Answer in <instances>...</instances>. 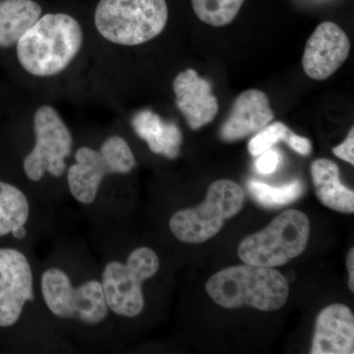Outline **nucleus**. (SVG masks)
Returning <instances> with one entry per match:
<instances>
[{"label":"nucleus","mask_w":354,"mask_h":354,"mask_svg":"<svg viewBox=\"0 0 354 354\" xmlns=\"http://www.w3.org/2000/svg\"><path fill=\"white\" fill-rule=\"evenodd\" d=\"M39 292L44 307L58 320L97 329L113 318L100 274L78 278L62 266H48L39 277Z\"/></svg>","instance_id":"1"},{"label":"nucleus","mask_w":354,"mask_h":354,"mask_svg":"<svg viewBox=\"0 0 354 354\" xmlns=\"http://www.w3.org/2000/svg\"><path fill=\"white\" fill-rule=\"evenodd\" d=\"M16 44L18 60L28 73L55 76L64 71L81 50L82 28L67 14H46Z\"/></svg>","instance_id":"2"},{"label":"nucleus","mask_w":354,"mask_h":354,"mask_svg":"<svg viewBox=\"0 0 354 354\" xmlns=\"http://www.w3.org/2000/svg\"><path fill=\"white\" fill-rule=\"evenodd\" d=\"M209 297L225 308L251 306L276 311L288 301V279L272 268L241 265L212 276L206 283Z\"/></svg>","instance_id":"3"},{"label":"nucleus","mask_w":354,"mask_h":354,"mask_svg":"<svg viewBox=\"0 0 354 354\" xmlns=\"http://www.w3.org/2000/svg\"><path fill=\"white\" fill-rule=\"evenodd\" d=\"M158 254L150 247L133 249L125 260L111 258L104 263L101 281L111 317L133 319L145 308L143 286L160 270Z\"/></svg>","instance_id":"4"},{"label":"nucleus","mask_w":354,"mask_h":354,"mask_svg":"<svg viewBox=\"0 0 354 354\" xmlns=\"http://www.w3.org/2000/svg\"><path fill=\"white\" fill-rule=\"evenodd\" d=\"M169 20L165 0H101L95 24L104 39L120 46L145 44L162 34Z\"/></svg>","instance_id":"5"},{"label":"nucleus","mask_w":354,"mask_h":354,"mask_svg":"<svg viewBox=\"0 0 354 354\" xmlns=\"http://www.w3.org/2000/svg\"><path fill=\"white\" fill-rule=\"evenodd\" d=\"M67 169V186L74 200L84 206L94 204L106 177L129 174L136 167L131 148L120 136L109 137L99 150L81 147Z\"/></svg>","instance_id":"6"},{"label":"nucleus","mask_w":354,"mask_h":354,"mask_svg":"<svg viewBox=\"0 0 354 354\" xmlns=\"http://www.w3.org/2000/svg\"><path fill=\"white\" fill-rule=\"evenodd\" d=\"M310 237V221L298 209H286L264 230L249 235L239 247L247 265L274 268L301 255Z\"/></svg>","instance_id":"7"},{"label":"nucleus","mask_w":354,"mask_h":354,"mask_svg":"<svg viewBox=\"0 0 354 354\" xmlns=\"http://www.w3.org/2000/svg\"><path fill=\"white\" fill-rule=\"evenodd\" d=\"M244 199L243 189L234 181H215L209 185L204 202L171 216L169 228L179 241L202 243L213 239L220 232L225 220L241 211Z\"/></svg>","instance_id":"8"},{"label":"nucleus","mask_w":354,"mask_h":354,"mask_svg":"<svg viewBox=\"0 0 354 354\" xmlns=\"http://www.w3.org/2000/svg\"><path fill=\"white\" fill-rule=\"evenodd\" d=\"M35 145L23 160L26 176L39 183L46 174L60 178L67 171L66 158L73 149V136L53 106H43L34 116Z\"/></svg>","instance_id":"9"},{"label":"nucleus","mask_w":354,"mask_h":354,"mask_svg":"<svg viewBox=\"0 0 354 354\" xmlns=\"http://www.w3.org/2000/svg\"><path fill=\"white\" fill-rule=\"evenodd\" d=\"M35 299V274L29 258L19 249L0 248V328L19 322L26 306Z\"/></svg>","instance_id":"10"},{"label":"nucleus","mask_w":354,"mask_h":354,"mask_svg":"<svg viewBox=\"0 0 354 354\" xmlns=\"http://www.w3.org/2000/svg\"><path fill=\"white\" fill-rule=\"evenodd\" d=\"M349 53L351 41L344 30L335 23L323 22L307 41L302 67L309 78L326 80L344 64Z\"/></svg>","instance_id":"11"},{"label":"nucleus","mask_w":354,"mask_h":354,"mask_svg":"<svg viewBox=\"0 0 354 354\" xmlns=\"http://www.w3.org/2000/svg\"><path fill=\"white\" fill-rule=\"evenodd\" d=\"M177 109L190 129L198 130L213 122L218 113V102L211 83L198 75L196 70L180 72L174 81Z\"/></svg>","instance_id":"12"},{"label":"nucleus","mask_w":354,"mask_h":354,"mask_svg":"<svg viewBox=\"0 0 354 354\" xmlns=\"http://www.w3.org/2000/svg\"><path fill=\"white\" fill-rule=\"evenodd\" d=\"M274 118L268 95L262 91L249 88L235 100L230 115L221 124L220 138L227 143L239 141L260 131Z\"/></svg>","instance_id":"13"},{"label":"nucleus","mask_w":354,"mask_h":354,"mask_svg":"<svg viewBox=\"0 0 354 354\" xmlns=\"http://www.w3.org/2000/svg\"><path fill=\"white\" fill-rule=\"evenodd\" d=\"M310 353H354V316L348 306L332 304L320 312Z\"/></svg>","instance_id":"14"},{"label":"nucleus","mask_w":354,"mask_h":354,"mask_svg":"<svg viewBox=\"0 0 354 354\" xmlns=\"http://www.w3.org/2000/svg\"><path fill=\"white\" fill-rule=\"evenodd\" d=\"M131 125L153 153L169 160H176L180 156L183 132L176 123L162 120L152 111L143 109L133 116Z\"/></svg>","instance_id":"15"},{"label":"nucleus","mask_w":354,"mask_h":354,"mask_svg":"<svg viewBox=\"0 0 354 354\" xmlns=\"http://www.w3.org/2000/svg\"><path fill=\"white\" fill-rule=\"evenodd\" d=\"M311 176L324 206L339 213H354V192L342 183L339 165L328 158H318L312 162Z\"/></svg>","instance_id":"16"},{"label":"nucleus","mask_w":354,"mask_h":354,"mask_svg":"<svg viewBox=\"0 0 354 354\" xmlns=\"http://www.w3.org/2000/svg\"><path fill=\"white\" fill-rule=\"evenodd\" d=\"M41 11L34 0H0V48L15 46L41 18Z\"/></svg>","instance_id":"17"},{"label":"nucleus","mask_w":354,"mask_h":354,"mask_svg":"<svg viewBox=\"0 0 354 354\" xmlns=\"http://www.w3.org/2000/svg\"><path fill=\"white\" fill-rule=\"evenodd\" d=\"M32 208L24 191L0 180V237L12 234L17 239L27 236Z\"/></svg>","instance_id":"18"},{"label":"nucleus","mask_w":354,"mask_h":354,"mask_svg":"<svg viewBox=\"0 0 354 354\" xmlns=\"http://www.w3.org/2000/svg\"><path fill=\"white\" fill-rule=\"evenodd\" d=\"M247 188L251 196L266 208H278L295 202L304 194V184L300 180L286 184L281 187H274L260 181L249 180Z\"/></svg>","instance_id":"19"},{"label":"nucleus","mask_w":354,"mask_h":354,"mask_svg":"<svg viewBox=\"0 0 354 354\" xmlns=\"http://www.w3.org/2000/svg\"><path fill=\"white\" fill-rule=\"evenodd\" d=\"M193 10L202 22L225 27L239 15L244 0H191Z\"/></svg>","instance_id":"20"},{"label":"nucleus","mask_w":354,"mask_h":354,"mask_svg":"<svg viewBox=\"0 0 354 354\" xmlns=\"http://www.w3.org/2000/svg\"><path fill=\"white\" fill-rule=\"evenodd\" d=\"M290 132V128L279 121L268 124L267 127L258 131L257 134L249 141V153L254 157H257L269 149H272L279 142H286Z\"/></svg>","instance_id":"21"},{"label":"nucleus","mask_w":354,"mask_h":354,"mask_svg":"<svg viewBox=\"0 0 354 354\" xmlns=\"http://www.w3.org/2000/svg\"><path fill=\"white\" fill-rule=\"evenodd\" d=\"M256 160V169L261 174H271L277 171L281 162V153L276 149H269L258 156Z\"/></svg>","instance_id":"22"},{"label":"nucleus","mask_w":354,"mask_h":354,"mask_svg":"<svg viewBox=\"0 0 354 354\" xmlns=\"http://www.w3.org/2000/svg\"><path fill=\"white\" fill-rule=\"evenodd\" d=\"M335 157L354 165V128L349 130L348 137L341 144L333 149Z\"/></svg>","instance_id":"23"},{"label":"nucleus","mask_w":354,"mask_h":354,"mask_svg":"<svg viewBox=\"0 0 354 354\" xmlns=\"http://www.w3.org/2000/svg\"><path fill=\"white\" fill-rule=\"evenodd\" d=\"M286 144L290 149H292L295 152L299 153L301 156H309L312 152V143L308 138L299 136L292 131L288 135L286 139Z\"/></svg>","instance_id":"24"},{"label":"nucleus","mask_w":354,"mask_h":354,"mask_svg":"<svg viewBox=\"0 0 354 354\" xmlns=\"http://www.w3.org/2000/svg\"><path fill=\"white\" fill-rule=\"evenodd\" d=\"M348 271V288L351 291H354V249L351 248L349 251L348 260H346Z\"/></svg>","instance_id":"25"}]
</instances>
